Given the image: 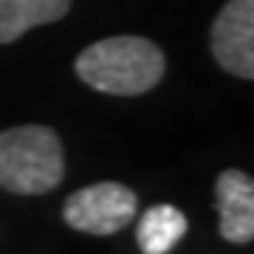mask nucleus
Instances as JSON below:
<instances>
[{
  "instance_id": "obj_1",
  "label": "nucleus",
  "mask_w": 254,
  "mask_h": 254,
  "mask_svg": "<svg viewBox=\"0 0 254 254\" xmlns=\"http://www.w3.org/2000/svg\"><path fill=\"white\" fill-rule=\"evenodd\" d=\"M73 71L88 88L108 96H141L164 79V51L147 37H105L76 57Z\"/></svg>"
},
{
  "instance_id": "obj_2",
  "label": "nucleus",
  "mask_w": 254,
  "mask_h": 254,
  "mask_svg": "<svg viewBox=\"0 0 254 254\" xmlns=\"http://www.w3.org/2000/svg\"><path fill=\"white\" fill-rule=\"evenodd\" d=\"M65 178V153L57 130L20 125L0 133V187L14 195H43Z\"/></svg>"
},
{
  "instance_id": "obj_3",
  "label": "nucleus",
  "mask_w": 254,
  "mask_h": 254,
  "mask_svg": "<svg viewBox=\"0 0 254 254\" xmlns=\"http://www.w3.org/2000/svg\"><path fill=\"white\" fill-rule=\"evenodd\" d=\"M136 209L138 198L130 187L116 181H99L76 190L65 200L63 220L73 232L108 237L130 226V220L136 218Z\"/></svg>"
},
{
  "instance_id": "obj_4",
  "label": "nucleus",
  "mask_w": 254,
  "mask_h": 254,
  "mask_svg": "<svg viewBox=\"0 0 254 254\" xmlns=\"http://www.w3.org/2000/svg\"><path fill=\"white\" fill-rule=\"evenodd\" d=\"M209 46L223 71L254 79V0H229L212 23Z\"/></svg>"
},
{
  "instance_id": "obj_5",
  "label": "nucleus",
  "mask_w": 254,
  "mask_h": 254,
  "mask_svg": "<svg viewBox=\"0 0 254 254\" xmlns=\"http://www.w3.org/2000/svg\"><path fill=\"white\" fill-rule=\"evenodd\" d=\"M220 237L246 246L254 240V181L243 170H223L215 181Z\"/></svg>"
},
{
  "instance_id": "obj_6",
  "label": "nucleus",
  "mask_w": 254,
  "mask_h": 254,
  "mask_svg": "<svg viewBox=\"0 0 254 254\" xmlns=\"http://www.w3.org/2000/svg\"><path fill=\"white\" fill-rule=\"evenodd\" d=\"M71 0H0V43H14L37 26L63 20Z\"/></svg>"
},
{
  "instance_id": "obj_7",
  "label": "nucleus",
  "mask_w": 254,
  "mask_h": 254,
  "mask_svg": "<svg viewBox=\"0 0 254 254\" xmlns=\"http://www.w3.org/2000/svg\"><path fill=\"white\" fill-rule=\"evenodd\" d=\"M187 226L190 223H187L181 209L170 206V203H158L138 218L136 243L141 254H170L184 240Z\"/></svg>"
}]
</instances>
